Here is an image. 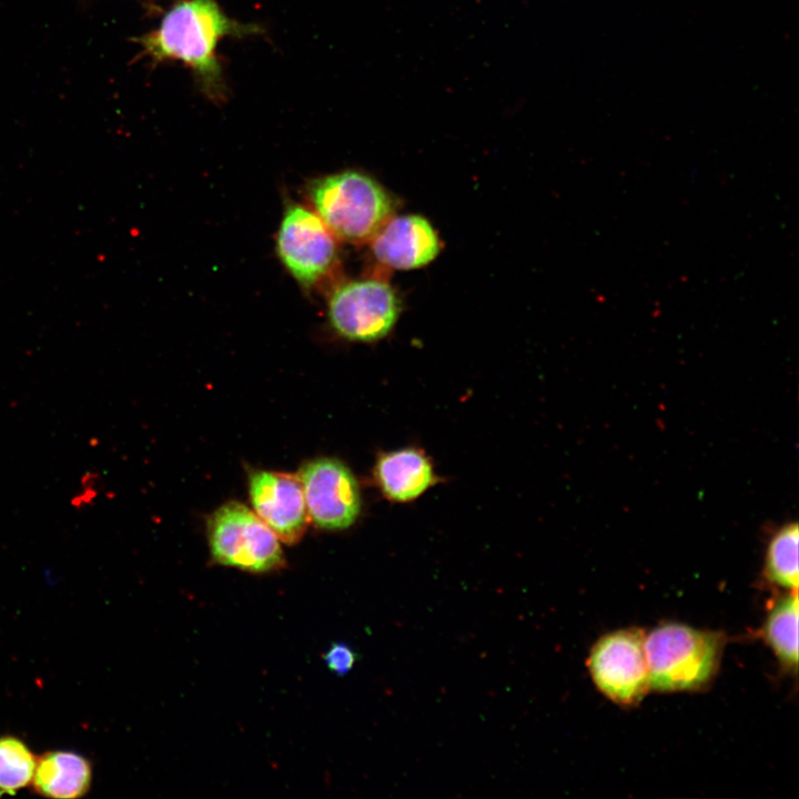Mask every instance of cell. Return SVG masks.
Segmentation results:
<instances>
[{
    "label": "cell",
    "mask_w": 799,
    "mask_h": 799,
    "mask_svg": "<svg viewBox=\"0 0 799 799\" xmlns=\"http://www.w3.org/2000/svg\"><path fill=\"white\" fill-rule=\"evenodd\" d=\"M371 242L375 259L396 270L425 266L436 259L441 250L433 225L416 214L391 216Z\"/></svg>",
    "instance_id": "10"
},
{
    "label": "cell",
    "mask_w": 799,
    "mask_h": 799,
    "mask_svg": "<svg viewBox=\"0 0 799 799\" xmlns=\"http://www.w3.org/2000/svg\"><path fill=\"white\" fill-rule=\"evenodd\" d=\"M401 303L385 281L360 279L337 285L330 294L327 315L331 327L343 338L374 342L394 327Z\"/></svg>",
    "instance_id": "5"
},
{
    "label": "cell",
    "mask_w": 799,
    "mask_h": 799,
    "mask_svg": "<svg viewBox=\"0 0 799 799\" xmlns=\"http://www.w3.org/2000/svg\"><path fill=\"white\" fill-rule=\"evenodd\" d=\"M323 659L332 672L343 676L354 667L356 654L345 643H334L323 655Z\"/></svg>",
    "instance_id": "16"
},
{
    "label": "cell",
    "mask_w": 799,
    "mask_h": 799,
    "mask_svg": "<svg viewBox=\"0 0 799 799\" xmlns=\"http://www.w3.org/2000/svg\"><path fill=\"white\" fill-rule=\"evenodd\" d=\"M208 537L215 563L251 573L283 568L280 539L250 508L239 502L220 506L208 520Z\"/></svg>",
    "instance_id": "4"
},
{
    "label": "cell",
    "mask_w": 799,
    "mask_h": 799,
    "mask_svg": "<svg viewBox=\"0 0 799 799\" xmlns=\"http://www.w3.org/2000/svg\"><path fill=\"white\" fill-rule=\"evenodd\" d=\"M92 769L89 760L73 751H50L37 759L32 786L45 798L74 799L90 789Z\"/></svg>",
    "instance_id": "12"
},
{
    "label": "cell",
    "mask_w": 799,
    "mask_h": 799,
    "mask_svg": "<svg viewBox=\"0 0 799 799\" xmlns=\"http://www.w3.org/2000/svg\"><path fill=\"white\" fill-rule=\"evenodd\" d=\"M276 253L293 279L311 287L330 273L336 261L335 236L314 211L290 203L277 230Z\"/></svg>",
    "instance_id": "7"
},
{
    "label": "cell",
    "mask_w": 799,
    "mask_h": 799,
    "mask_svg": "<svg viewBox=\"0 0 799 799\" xmlns=\"http://www.w3.org/2000/svg\"><path fill=\"white\" fill-rule=\"evenodd\" d=\"M722 634L668 623L645 637L649 686L659 691L695 690L716 675Z\"/></svg>",
    "instance_id": "3"
},
{
    "label": "cell",
    "mask_w": 799,
    "mask_h": 799,
    "mask_svg": "<svg viewBox=\"0 0 799 799\" xmlns=\"http://www.w3.org/2000/svg\"><path fill=\"white\" fill-rule=\"evenodd\" d=\"M307 196L334 236L352 243L371 240L394 212L388 192L376 180L355 170L313 180Z\"/></svg>",
    "instance_id": "2"
},
{
    "label": "cell",
    "mask_w": 799,
    "mask_h": 799,
    "mask_svg": "<svg viewBox=\"0 0 799 799\" xmlns=\"http://www.w3.org/2000/svg\"><path fill=\"white\" fill-rule=\"evenodd\" d=\"M309 517L325 530L351 527L362 509V496L353 472L341 461L318 457L300 469Z\"/></svg>",
    "instance_id": "8"
},
{
    "label": "cell",
    "mask_w": 799,
    "mask_h": 799,
    "mask_svg": "<svg viewBox=\"0 0 799 799\" xmlns=\"http://www.w3.org/2000/svg\"><path fill=\"white\" fill-rule=\"evenodd\" d=\"M249 494L254 513L280 540L293 545L302 538L310 517L297 475L253 471L249 476Z\"/></svg>",
    "instance_id": "9"
},
{
    "label": "cell",
    "mask_w": 799,
    "mask_h": 799,
    "mask_svg": "<svg viewBox=\"0 0 799 799\" xmlns=\"http://www.w3.org/2000/svg\"><path fill=\"white\" fill-rule=\"evenodd\" d=\"M763 638L788 669L798 665V595L790 591L776 601L763 626Z\"/></svg>",
    "instance_id": "13"
},
{
    "label": "cell",
    "mask_w": 799,
    "mask_h": 799,
    "mask_svg": "<svg viewBox=\"0 0 799 799\" xmlns=\"http://www.w3.org/2000/svg\"><path fill=\"white\" fill-rule=\"evenodd\" d=\"M798 542L797 523H787L770 536L763 565V576L772 585L798 593Z\"/></svg>",
    "instance_id": "14"
},
{
    "label": "cell",
    "mask_w": 799,
    "mask_h": 799,
    "mask_svg": "<svg viewBox=\"0 0 799 799\" xmlns=\"http://www.w3.org/2000/svg\"><path fill=\"white\" fill-rule=\"evenodd\" d=\"M381 494L394 503H408L436 485L438 477L427 455L416 447L381 453L373 468Z\"/></svg>",
    "instance_id": "11"
},
{
    "label": "cell",
    "mask_w": 799,
    "mask_h": 799,
    "mask_svg": "<svg viewBox=\"0 0 799 799\" xmlns=\"http://www.w3.org/2000/svg\"><path fill=\"white\" fill-rule=\"evenodd\" d=\"M587 666L597 688L619 705L639 702L650 688L645 635L640 629L603 636L591 648Z\"/></svg>",
    "instance_id": "6"
},
{
    "label": "cell",
    "mask_w": 799,
    "mask_h": 799,
    "mask_svg": "<svg viewBox=\"0 0 799 799\" xmlns=\"http://www.w3.org/2000/svg\"><path fill=\"white\" fill-rule=\"evenodd\" d=\"M262 32L257 24L230 18L216 0H176L155 29L132 41L141 48L139 55L152 63H183L204 97L222 102L229 89L218 54L220 41Z\"/></svg>",
    "instance_id": "1"
},
{
    "label": "cell",
    "mask_w": 799,
    "mask_h": 799,
    "mask_svg": "<svg viewBox=\"0 0 799 799\" xmlns=\"http://www.w3.org/2000/svg\"><path fill=\"white\" fill-rule=\"evenodd\" d=\"M37 758L16 736L0 737V796L14 795L32 780Z\"/></svg>",
    "instance_id": "15"
}]
</instances>
